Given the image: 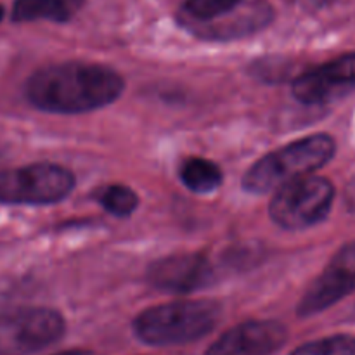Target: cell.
I'll return each mask as SVG.
<instances>
[{
    "instance_id": "obj_6",
    "label": "cell",
    "mask_w": 355,
    "mask_h": 355,
    "mask_svg": "<svg viewBox=\"0 0 355 355\" xmlns=\"http://www.w3.org/2000/svg\"><path fill=\"white\" fill-rule=\"evenodd\" d=\"M75 187V175L52 163L0 170V203L52 205L64 200Z\"/></svg>"
},
{
    "instance_id": "obj_19",
    "label": "cell",
    "mask_w": 355,
    "mask_h": 355,
    "mask_svg": "<svg viewBox=\"0 0 355 355\" xmlns=\"http://www.w3.org/2000/svg\"><path fill=\"white\" fill-rule=\"evenodd\" d=\"M58 355H92L90 352H85V350H69V352H62Z\"/></svg>"
},
{
    "instance_id": "obj_1",
    "label": "cell",
    "mask_w": 355,
    "mask_h": 355,
    "mask_svg": "<svg viewBox=\"0 0 355 355\" xmlns=\"http://www.w3.org/2000/svg\"><path fill=\"white\" fill-rule=\"evenodd\" d=\"M123 89V78L107 66L62 62L33 73L26 83V97L42 111L75 114L114 103Z\"/></svg>"
},
{
    "instance_id": "obj_11",
    "label": "cell",
    "mask_w": 355,
    "mask_h": 355,
    "mask_svg": "<svg viewBox=\"0 0 355 355\" xmlns=\"http://www.w3.org/2000/svg\"><path fill=\"white\" fill-rule=\"evenodd\" d=\"M272 19V9L263 0L243 2L234 12L220 17L208 24L193 26L191 31L210 40H231V38L246 37L262 30Z\"/></svg>"
},
{
    "instance_id": "obj_18",
    "label": "cell",
    "mask_w": 355,
    "mask_h": 355,
    "mask_svg": "<svg viewBox=\"0 0 355 355\" xmlns=\"http://www.w3.org/2000/svg\"><path fill=\"white\" fill-rule=\"evenodd\" d=\"M345 205L352 214H355V177L345 187Z\"/></svg>"
},
{
    "instance_id": "obj_16",
    "label": "cell",
    "mask_w": 355,
    "mask_h": 355,
    "mask_svg": "<svg viewBox=\"0 0 355 355\" xmlns=\"http://www.w3.org/2000/svg\"><path fill=\"white\" fill-rule=\"evenodd\" d=\"M291 355H355V336L333 335L297 347Z\"/></svg>"
},
{
    "instance_id": "obj_15",
    "label": "cell",
    "mask_w": 355,
    "mask_h": 355,
    "mask_svg": "<svg viewBox=\"0 0 355 355\" xmlns=\"http://www.w3.org/2000/svg\"><path fill=\"white\" fill-rule=\"evenodd\" d=\"M97 201L111 215L123 218L130 217L137 210L139 196L130 187L121 186V184H113V186H107L106 189L101 191Z\"/></svg>"
},
{
    "instance_id": "obj_10",
    "label": "cell",
    "mask_w": 355,
    "mask_h": 355,
    "mask_svg": "<svg viewBox=\"0 0 355 355\" xmlns=\"http://www.w3.org/2000/svg\"><path fill=\"white\" fill-rule=\"evenodd\" d=\"M286 340L288 331L281 322L248 321L225 331L205 355H272Z\"/></svg>"
},
{
    "instance_id": "obj_3",
    "label": "cell",
    "mask_w": 355,
    "mask_h": 355,
    "mask_svg": "<svg viewBox=\"0 0 355 355\" xmlns=\"http://www.w3.org/2000/svg\"><path fill=\"white\" fill-rule=\"evenodd\" d=\"M220 311V305L214 300H184L156 305L134 319V333L148 345H184L208 335L217 326Z\"/></svg>"
},
{
    "instance_id": "obj_9",
    "label": "cell",
    "mask_w": 355,
    "mask_h": 355,
    "mask_svg": "<svg viewBox=\"0 0 355 355\" xmlns=\"http://www.w3.org/2000/svg\"><path fill=\"white\" fill-rule=\"evenodd\" d=\"M214 281V267L205 253H175L156 260L148 269V283L166 293H191Z\"/></svg>"
},
{
    "instance_id": "obj_20",
    "label": "cell",
    "mask_w": 355,
    "mask_h": 355,
    "mask_svg": "<svg viewBox=\"0 0 355 355\" xmlns=\"http://www.w3.org/2000/svg\"><path fill=\"white\" fill-rule=\"evenodd\" d=\"M66 2H68V6L71 7V9H78V7L82 6L83 0H66Z\"/></svg>"
},
{
    "instance_id": "obj_13",
    "label": "cell",
    "mask_w": 355,
    "mask_h": 355,
    "mask_svg": "<svg viewBox=\"0 0 355 355\" xmlns=\"http://www.w3.org/2000/svg\"><path fill=\"white\" fill-rule=\"evenodd\" d=\"M71 10L66 0H16L12 7V19L17 23L38 19L64 23L71 16Z\"/></svg>"
},
{
    "instance_id": "obj_8",
    "label": "cell",
    "mask_w": 355,
    "mask_h": 355,
    "mask_svg": "<svg viewBox=\"0 0 355 355\" xmlns=\"http://www.w3.org/2000/svg\"><path fill=\"white\" fill-rule=\"evenodd\" d=\"M355 92V52L343 54L293 82V96L311 106L336 103Z\"/></svg>"
},
{
    "instance_id": "obj_17",
    "label": "cell",
    "mask_w": 355,
    "mask_h": 355,
    "mask_svg": "<svg viewBox=\"0 0 355 355\" xmlns=\"http://www.w3.org/2000/svg\"><path fill=\"white\" fill-rule=\"evenodd\" d=\"M286 2L304 10H319L322 7H328L333 0H286Z\"/></svg>"
},
{
    "instance_id": "obj_14",
    "label": "cell",
    "mask_w": 355,
    "mask_h": 355,
    "mask_svg": "<svg viewBox=\"0 0 355 355\" xmlns=\"http://www.w3.org/2000/svg\"><path fill=\"white\" fill-rule=\"evenodd\" d=\"M245 0H186L184 23L189 28L214 23L234 12Z\"/></svg>"
},
{
    "instance_id": "obj_21",
    "label": "cell",
    "mask_w": 355,
    "mask_h": 355,
    "mask_svg": "<svg viewBox=\"0 0 355 355\" xmlns=\"http://www.w3.org/2000/svg\"><path fill=\"white\" fill-rule=\"evenodd\" d=\"M2 17H3V7L0 6V21H2Z\"/></svg>"
},
{
    "instance_id": "obj_4",
    "label": "cell",
    "mask_w": 355,
    "mask_h": 355,
    "mask_svg": "<svg viewBox=\"0 0 355 355\" xmlns=\"http://www.w3.org/2000/svg\"><path fill=\"white\" fill-rule=\"evenodd\" d=\"M335 187L322 177H304L276 191L269 207L274 224L286 231H304L328 217Z\"/></svg>"
},
{
    "instance_id": "obj_2",
    "label": "cell",
    "mask_w": 355,
    "mask_h": 355,
    "mask_svg": "<svg viewBox=\"0 0 355 355\" xmlns=\"http://www.w3.org/2000/svg\"><path fill=\"white\" fill-rule=\"evenodd\" d=\"M335 151L336 144L328 134L298 139L260 158L243 177V189L252 194L279 191L322 168L335 156Z\"/></svg>"
},
{
    "instance_id": "obj_12",
    "label": "cell",
    "mask_w": 355,
    "mask_h": 355,
    "mask_svg": "<svg viewBox=\"0 0 355 355\" xmlns=\"http://www.w3.org/2000/svg\"><path fill=\"white\" fill-rule=\"evenodd\" d=\"M180 182L196 194H210L222 184V170L207 158H189L180 166Z\"/></svg>"
},
{
    "instance_id": "obj_5",
    "label": "cell",
    "mask_w": 355,
    "mask_h": 355,
    "mask_svg": "<svg viewBox=\"0 0 355 355\" xmlns=\"http://www.w3.org/2000/svg\"><path fill=\"white\" fill-rule=\"evenodd\" d=\"M59 312L47 307H21L0 312V355H33L64 336Z\"/></svg>"
},
{
    "instance_id": "obj_7",
    "label": "cell",
    "mask_w": 355,
    "mask_h": 355,
    "mask_svg": "<svg viewBox=\"0 0 355 355\" xmlns=\"http://www.w3.org/2000/svg\"><path fill=\"white\" fill-rule=\"evenodd\" d=\"M355 291V241L343 245L326 269L307 288L298 304V315L311 318L338 304Z\"/></svg>"
}]
</instances>
